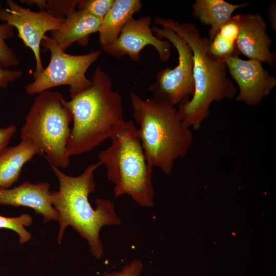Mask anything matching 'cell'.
Masks as SVG:
<instances>
[{
  "label": "cell",
  "mask_w": 276,
  "mask_h": 276,
  "mask_svg": "<svg viewBox=\"0 0 276 276\" xmlns=\"http://www.w3.org/2000/svg\"><path fill=\"white\" fill-rule=\"evenodd\" d=\"M50 188L47 182L25 181L13 189H0V205L28 207L42 216L45 222L58 221V213L52 204Z\"/></svg>",
  "instance_id": "4fadbf2b"
},
{
  "label": "cell",
  "mask_w": 276,
  "mask_h": 276,
  "mask_svg": "<svg viewBox=\"0 0 276 276\" xmlns=\"http://www.w3.org/2000/svg\"><path fill=\"white\" fill-rule=\"evenodd\" d=\"M79 1L77 0H48L45 11L57 18H65L76 10Z\"/></svg>",
  "instance_id": "44dd1931"
},
{
  "label": "cell",
  "mask_w": 276,
  "mask_h": 276,
  "mask_svg": "<svg viewBox=\"0 0 276 276\" xmlns=\"http://www.w3.org/2000/svg\"><path fill=\"white\" fill-rule=\"evenodd\" d=\"M150 17L131 18L124 27L117 39L102 49L117 58L127 56L132 61L140 59V53L150 45L157 52L160 62L168 61L171 56V44L158 38L152 31Z\"/></svg>",
  "instance_id": "30bf717a"
},
{
  "label": "cell",
  "mask_w": 276,
  "mask_h": 276,
  "mask_svg": "<svg viewBox=\"0 0 276 276\" xmlns=\"http://www.w3.org/2000/svg\"><path fill=\"white\" fill-rule=\"evenodd\" d=\"M154 24L172 30L191 49L194 92L191 99L186 98L179 104L177 110L184 124L197 130L209 117L212 103L233 99L237 94V88L228 78L224 61L209 54L208 47L211 40L202 37L194 24L179 22L160 17L155 19Z\"/></svg>",
  "instance_id": "7a4b0ae2"
},
{
  "label": "cell",
  "mask_w": 276,
  "mask_h": 276,
  "mask_svg": "<svg viewBox=\"0 0 276 276\" xmlns=\"http://www.w3.org/2000/svg\"><path fill=\"white\" fill-rule=\"evenodd\" d=\"M16 131L15 125L0 128V153L7 147L11 138Z\"/></svg>",
  "instance_id": "d4e9b609"
},
{
  "label": "cell",
  "mask_w": 276,
  "mask_h": 276,
  "mask_svg": "<svg viewBox=\"0 0 276 276\" xmlns=\"http://www.w3.org/2000/svg\"><path fill=\"white\" fill-rule=\"evenodd\" d=\"M14 34L13 26L7 22L0 24V66L6 68L19 64L14 52L5 41L6 39L12 38Z\"/></svg>",
  "instance_id": "ac0fdd59"
},
{
  "label": "cell",
  "mask_w": 276,
  "mask_h": 276,
  "mask_svg": "<svg viewBox=\"0 0 276 276\" xmlns=\"http://www.w3.org/2000/svg\"><path fill=\"white\" fill-rule=\"evenodd\" d=\"M20 2L29 6L35 5L38 7L39 10L45 11L47 0H23Z\"/></svg>",
  "instance_id": "4316f807"
},
{
  "label": "cell",
  "mask_w": 276,
  "mask_h": 276,
  "mask_svg": "<svg viewBox=\"0 0 276 276\" xmlns=\"http://www.w3.org/2000/svg\"><path fill=\"white\" fill-rule=\"evenodd\" d=\"M41 45L50 53L48 66L30 83L25 90L28 95L38 94L55 87L68 85L70 96L73 97L88 87L91 83L86 76L89 67L97 60L102 53L96 50L83 55L65 53L52 37L45 35Z\"/></svg>",
  "instance_id": "52a82bcc"
},
{
  "label": "cell",
  "mask_w": 276,
  "mask_h": 276,
  "mask_svg": "<svg viewBox=\"0 0 276 276\" xmlns=\"http://www.w3.org/2000/svg\"><path fill=\"white\" fill-rule=\"evenodd\" d=\"M239 32L236 40L237 51L249 59H256L268 65L275 61V53L270 52L272 42L267 25L259 13L237 14Z\"/></svg>",
  "instance_id": "7c38bea8"
},
{
  "label": "cell",
  "mask_w": 276,
  "mask_h": 276,
  "mask_svg": "<svg viewBox=\"0 0 276 276\" xmlns=\"http://www.w3.org/2000/svg\"><path fill=\"white\" fill-rule=\"evenodd\" d=\"M110 139V146L99 152L98 158L114 185L115 198L126 194L141 206H152L153 168L147 160L137 128L132 121H124Z\"/></svg>",
  "instance_id": "5b68a950"
},
{
  "label": "cell",
  "mask_w": 276,
  "mask_h": 276,
  "mask_svg": "<svg viewBox=\"0 0 276 276\" xmlns=\"http://www.w3.org/2000/svg\"><path fill=\"white\" fill-rule=\"evenodd\" d=\"M143 264L138 259H134L124 265L120 271L104 274L102 276H141Z\"/></svg>",
  "instance_id": "603a6c76"
},
{
  "label": "cell",
  "mask_w": 276,
  "mask_h": 276,
  "mask_svg": "<svg viewBox=\"0 0 276 276\" xmlns=\"http://www.w3.org/2000/svg\"><path fill=\"white\" fill-rule=\"evenodd\" d=\"M223 61L238 85L239 93L236 99L238 101L249 106L258 105L276 86L275 77L264 68L260 60H246L233 56Z\"/></svg>",
  "instance_id": "8fae6325"
},
{
  "label": "cell",
  "mask_w": 276,
  "mask_h": 276,
  "mask_svg": "<svg viewBox=\"0 0 276 276\" xmlns=\"http://www.w3.org/2000/svg\"><path fill=\"white\" fill-rule=\"evenodd\" d=\"M32 222V217L28 214H23L16 217L0 215V228L9 229L16 232L19 236L20 244L25 243L31 239V234L25 229V227L31 225Z\"/></svg>",
  "instance_id": "d6986e66"
},
{
  "label": "cell",
  "mask_w": 276,
  "mask_h": 276,
  "mask_svg": "<svg viewBox=\"0 0 276 276\" xmlns=\"http://www.w3.org/2000/svg\"><path fill=\"white\" fill-rule=\"evenodd\" d=\"M102 20L84 11L76 10L64 18L59 29L51 32V37L65 51L76 42L85 47L90 34L99 32Z\"/></svg>",
  "instance_id": "5bb4252c"
},
{
  "label": "cell",
  "mask_w": 276,
  "mask_h": 276,
  "mask_svg": "<svg viewBox=\"0 0 276 276\" xmlns=\"http://www.w3.org/2000/svg\"><path fill=\"white\" fill-rule=\"evenodd\" d=\"M143 5L140 0H114L103 18L99 33L101 48L109 45L119 36L125 25L141 10Z\"/></svg>",
  "instance_id": "2e32d148"
},
{
  "label": "cell",
  "mask_w": 276,
  "mask_h": 276,
  "mask_svg": "<svg viewBox=\"0 0 276 276\" xmlns=\"http://www.w3.org/2000/svg\"><path fill=\"white\" fill-rule=\"evenodd\" d=\"M22 74L20 70H10L0 66V88H7L10 83L18 79Z\"/></svg>",
  "instance_id": "cb8c5ba5"
},
{
  "label": "cell",
  "mask_w": 276,
  "mask_h": 276,
  "mask_svg": "<svg viewBox=\"0 0 276 276\" xmlns=\"http://www.w3.org/2000/svg\"><path fill=\"white\" fill-rule=\"evenodd\" d=\"M6 3L7 7L0 9V20L13 26L25 46L32 51L35 60L34 79L44 68L40 45L45 33L59 29L64 18H55L45 11H32L12 0H7Z\"/></svg>",
  "instance_id": "9c48e42d"
},
{
  "label": "cell",
  "mask_w": 276,
  "mask_h": 276,
  "mask_svg": "<svg viewBox=\"0 0 276 276\" xmlns=\"http://www.w3.org/2000/svg\"><path fill=\"white\" fill-rule=\"evenodd\" d=\"M90 80L88 87L64 101L73 115L66 148L70 157L93 151L125 121L121 96L112 90L108 74L98 65Z\"/></svg>",
  "instance_id": "3957f363"
},
{
  "label": "cell",
  "mask_w": 276,
  "mask_h": 276,
  "mask_svg": "<svg viewBox=\"0 0 276 276\" xmlns=\"http://www.w3.org/2000/svg\"><path fill=\"white\" fill-rule=\"evenodd\" d=\"M1 2L0 1V9L2 8V6H1Z\"/></svg>",
  "instance_id": "83f0119b"
},
{
  "label": "cell",
  "mask_w": 276,
  "mask_h": 276,
  "mask_svg": "<svg viewBox=\"0 0 276 276\" xmlns=\"http://www.w3.org/2000/svg\"><path fill=\"white\" fill-rule=\"evenodd\" d=\"M114 0L79 1L77 10L84 11L94 16L103 19L113 4Z\"/></svg>",
  "instance_id": "7402d4cb"
},
{
  "label": "cell",
  "mask_w": 276,
  "mask_h": 276,
  "mask_svg": "<svg viewBox=\"0 0 276 276\" xmlns=\"http://www.w3.org/2000/svg\"><path fill=\"white\" fill-rule=\"evenodd\" d=\"M101 165L99 162L89 165L76 176L67 175L51 165L59 185L58 191H50L52 204L58 213V243H61L66 227L71 226L86 240L90 253L97 258L102 257L104 252L100 238L102 227L121 223L112 201L97 198L96 209L89 202V194L95 191L94 172Z\"/></svg>",
  "instance_id": "6da1fadb"
},
{
  "label": "cell",
  "mask_w": 276,
  "mask_h": 276,
  "mask_svg": "<svg viewBox=\"0 0 276 276\" xmlns=\"http://www.w3.org/2000/svg\"><path fill=\"white\" fill-rule=\"evenodd\" d=\"M275 2H272L268 7V13L271 26L274 31L276 28Z\"/></svg>",
  "instance_id": "484cf974"
},
{
  "label": "cell",
  "mask_w": 276,
  "mask_h": 276,
  "mask_svg": "<svg viewBox=\"0 0 276 276\" xmlns=\"http://www.w3.org/2000/svg\"><path fill=\"white\" fill-rule=\"evenodd\" d=\"M40 152L28 140L7 147L0 153V189H7L18 180L24 165Z\"/></svg>",
  "instance_id": "9a60e30c"
},
{
  "label": "cell",
  "mask_w": 276,
  "mask_h": 276,
  "mask_svg": "<svg viewBox=\"0 0 276 276\" xmlns=\"http://www.w3.org/2000/svg\"><path fill=\"white\" fill-rule=\"evenodd\" d=\"M60 92L37 94L20 130L21 140L32 142L50 165L67 168L70 162L66 148L73 115Z\"/></svg>",
  "instance_id": "8992f818"
},
{
  "label": "cell",
  "mask_w": 276,
  "mask_h": 276,
  "mask_svg": "<svg viewBox=\"0 0 276 276\" xmlns=\"http://www.w3.org/2000/svg\"><path fill=\"white\" fill-rule=\"evenodd\" d=\"M152 30L158 38L167 39L174 47L178 58L174 68L158 71L149 90L152 97L175 106L194 92L192 52L186 42L170 29L153 26Z\"/></svg>",
  "instance_id": "ba28073f"
},
{
  "label": "cell",
  "mask_w": 276,
  "mask_h": 276,
  "mask_svg": "<svg viewBox=\"0 0 276 276\" xmlns=\"http://www.w3.org/2000/svg\"><path fill=\"white\" fill-rule=\"evenodd\" d=\"M248 5V3L235 5L223 0H196L192 7L194 16L203 24L210 26L209 39L211 40L236 9Z\"/></svg>",
  "instance_id": "e0dca14e"
},
{
  "label": "cell",
  "mask_w": 276,
  "mask_h": 276,
  "mask_svg": "<svg viewBox=\"0 0 276 276\" xmlns=\"http://www.w3.org/2000/svg\"><path fill=\"white\" fill-rule=\"evenodd\" d=\"M236 42L217 32L210 41L209 53L213 57L223 60L229 56H238Z\"/></svg>",
  "instance_id": "ffe728a7"
},
{
  "label": "cell",
  "mask_w": 276,
  "mask_h": 276,
  "mask_svg": "<svg viewBox=\"0 0 276 276\" xmlns=\"http://www.w3.org/2000/svg\"><path fill=\"white\" fill-rule=\"evenodd\" d=\"M133 118L149 164L167 175L175 161L188 153L193 141L191 128L182 122L174 106L152 97L131 93Z\"/></svg>",
  "instance_id": "277c9868"
}]
</instances>
